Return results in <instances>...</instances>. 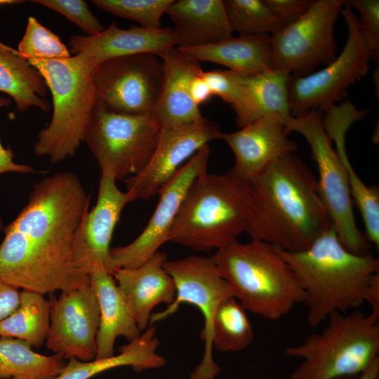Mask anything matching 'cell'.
<instances>
[{"mask_svg":"<svg viewBox=\"0 0 379 379\" xmlns=\"http://www.w3.org/2000/svg\"><path fill=\"white\" fill-rule=\"evenodd\" d=\"M90 195L79 177L63 171L34 184L27 204L6 227L0 244V279L42 295L90 284L73 260L77 231Z\"/></svg>","mask_w":379,"mask_h":379,"instance_id":"6da1fadb","label":"cell"},{"mask_svg":"<svg viewBox=\"0 0 379 379\" xmlns=\"http://www.w3.org/2000/svg\"><path fill=\"white\" fill-rule=\"evenodd\" d=\"M251 239L288 252L306 249L331 225L317 180L296 154H284L248 182Z\"/></svg>","mask_w":379,"mask_h":379,"instance_id":"7a4b0ae2","label":"cell"},{"mask_svg":"<svg viewBox=\"0 0 379 379\" xmlns=\"http://www.w3.org/2000/svg\"><path fill=\"white\" fill-rule=\"evenodd\" d=\"M277 251L298 279L307 310L306 319L312 327L334 312H349L366 303L370 287L379 276L378 258L349 251L333 225L305 250Z\"/></svg>","mask_w":379,"mask_h":379,"instance_id":"3957f363","label":"cell"},{"mask_svg":"<svg viewBox=\"0 0 379 379\" xmlns=\"http://www.w3.org/2000/svg\"><path fill=\"white\" fill-rule=\"evenodd\" d=\"M253 215L248 183L228 172L199 176L185 198L168 241L194 251H215L247 233Z\"/></svg>","mask_w":379,"mask_h":379,"instance_id":"277c9868","label":"cell"},{"mask_svg":"<svg viewBox=\"0 0 379 379\" xmlns=\"http://www.w3.org/2000/svg\"><path fill=\"white\" fill-rule=\"evenodd\" d=\"M213 255L220 274L246 311L274 321L303 303L298 279L275 246L259 240L237 241Z\"/></svg>","mask_w":379,"mask_h":379,"instance_id":"5b68a950","label":"cell"},{"mask_svg":"<svg viewBox=\"0 0 379 379\" xmlns=\"http://www.w3.org/2000/svg\"><path fill=\"white\" fill-rule=\"evenodd\" d=\"M319 333L284 348L301 360L290 379H335L361 373L379 358V316L355 310L334 312Z\"/></svg>","mask_w":379,"mask_h":379,"instance_id":"8992f818","label":"cell"},{"mask_svg":"<svg viewBox=\"0 0 379 379\" xmlns=\"http://www.w3.org/2000/svg\"><path fill=\"white\" fill-rule=\"evenodd\" d=\"M28 62L43 77L51 91L53 112L34 146L38 157L57 163L73 157L84 136L95 103L93 70L77 55L62 59Z\"/></svg>","mask_w":379,"mask_h":379,"instance_id":"52a82bcc","label":"cell"},{"mask_svg":"<svg viewBox=\"0 0 379 379\" xmlns=\"http://www.w3.org/2000/svg\"><path fill=\"white\" fill-rule=\"evenodd\" d=\"M161 130L154 113H117L95 102L84 141L101 171H111L117 180H126L148 163Z\"/></svg>","mask_w":379,"mask_h":379,"instance_id":"ba28073f","label":"cell"},{"mask_svg":"<svg viewBox=\"0 0 379 379\" xmlns=\"http://www.w3.org/2000/svg\"><path fill=\"white\" fill-rule=\"evenodd\" d=\"M284 123L289 133H300L310 146L319 173V192L340 241L354 253H368V241L357 225L346 171L324 129L322 112L291 116Z\"/></svg>","mask_w":379,"mask_h":379,"instance_id":"9c48e42d","label":"cell"},{"mask_svg":"<svg viewBox=\"0 0 379 379\" xmlns=\"http://www.w3.org/2000/svg\"><path fill=\"white\" fill-rule=\"evenodd\" d=\"M164 267L174 281L175 298L166 309L152 314L149 325L173 315L182 304L197 307L204 320L200 334L204 341V350L201 362L189 379H215L220 368L213 356V319L220 304L234 297L232 288L220 274L213 255H192L167 260Z\"/></svg>","mask_w":379,"mask_h":379,"instance_id":"30bf717a","label":"cell"},{"mask_svg":"<svg viewBox=\"0 0 379 379\" xmlns=\"http://www.w3.org/2000/svg\"><path fill=\"white\" fill-rule=\"evenodd\" d=\"M340 12L347 28L345 47L324 68L304 77L291 76L288 92L292 117L312 110L327 111L335 102L343 99L348 87L368 72L371 56L359 19L345 1Z\"/></svg>","mask_w":379,"mask_h":379,"instance_id":"8fae6325","label":"cell"},{"mask_svg":"<svg viewBox=\"0 0 379 379\" xmlns=\"http://www.w3.org/2000/svg\"><path fill=\"white\" fill-rule=\"evenodd\" d=\"M345 1L314 0L295 22L270 35L271 69L304 77L335 59V22Z\"/></svg>","mask_w":379,"mask_h":379,"instance_id":"7c38bea8","label":"cell"},{"mask_svg":"<svg viewBox=\"0 0 379 379\" xmlns=\"http://www.w3.org/2000/svg\"><path fill=\"white\" fill-rule=\"evenodd\" d=\"M158 56L138 53L114 58L93 72L95 102L117 113H154L164 81Z\"/></svg>","mask_w":379,"mask_h":379,"instance_id":"4fadbf2b","label":"cell"},{"mask_svg":"<svg viewBox=\"0 0 379 379\" xmlns=\"http://www.w3.org/2000/svg\"><path fill=\"white\" fill-rule=\"evenodd\" d=\"M208 144L203 146L160 190L157 207L140 234L126 246L111 248L109 273L143 264L166 241L186 195L197 178L207 173Z\"/></svg>","mask_w":379,"mask_h":379,"instance_id":"5bb4252c","label":"cell"},{"mask_svg":"<svg viewBox=\"0 0 379 379\" xmlns=\"http://www.w3.org/2000/svg\"><path fill=\"white\" fill-rule=\"evenodd\" d=\"M218 123L206 119L161 128L154 152L146 166L125 180L126 192L133 201L148 199L174 177L184 162L208 142L220 139Z\"/></svg>","mask_w":379,"mask_h":379,"instance_id":"9a60e30c","label":"cell"},{"mask_svg":"<svg viewBox=\"0 0 379 379\" xmlns=\"http://www.w3.org/2000/svg\"><path fill=\"white\" fill-rule=\"evenodd\" d=\"M50 302V325L45 342L47 349L65 359H94L100 308L91 284L62 292Z\"/></svg>","mask_w":379,"mask_h":379,"instance_id":"2e32d148","label":"cell"},{"mask_svg":"<svg viewBox=\"0 0 379 379\" xmlns=\"http://www.w3.org/2000/svg\"><path fill=\"white\" fill-rule=\"evenodd\" d=\"M131 201L130 195L118 187L112 173L101 171L96 204L84 216L74 238L73 260L77 269L88 275L95 269L109 273L112 234L123 208Z\"/></svg>","mask_w":379,"mask_h":379,"instance_id":"e0dca14e","label":"cell"},{"mask_svg":"<svg viewBox=\"0 0 379 379\" xmlns=\"http://www.w3.org/2000/svg\"><path fill=\"white\" fill-rule=\"evenodd\" d=\"M288 134L284 119L278 115L263 117L235 132L222 133L220 139L230 146L235 159L228 173L249 182L276 159L296 150Z\"/></svg>","mask_w":379,"mask_h":379,"instance_id":"ac0fdd59","label":"cell"},{"mask_svg":"<svg viewBox=\"0 0 379 379\" xmlns=\"http://www.w3.org/2000/svg\"><path fill=\"white\" fill-rule=\"evenodd\" d=\"M69 51L79 55L93 70L100 63L118 57L150 53L159 58L175 46L173 29H149L142 27L121 29L113 21L95 36L70 38Z\"/></svg>","mask_w":379,"mask_h":379,"instance_id":"d6986e66","label":"cell"},{"mask_svg":"<svg viewBox=\"0 0 379 379\" xmlns=\"http://www.w3.org/2000/svg\"><path fill=\"white\" fill-rule=\"evenodd\" d=\"M167 260V255L158 251L140 266L119 269L112 274L128 300L141 332L149 326L156 306H168L175 300V283L164 267Z\"/></svg>","mask_w":379,"mask_h":379,"instance_id":"ffe728a7","label":"cell"},{"mask_svg":"<svg viewBox=\"0 0 379 379\" xmlns=\"http://www.w3.org/2000/svg\"><path fill=\"white\" fill-rule=\"evenodd\" d=\"M164 81L154 115L161 128L182 126L203 119L199 108L191 99L190 86L202 71L200 62L171 48L161 58Z\"/></svg>","mask_w":379,"mask_h":379,"instance_id":"44dd1931","label":"cell"},{"mask_svg":"<svg viewBox=\"0 0 379 379\" xmlns=\"http://www.w3.org/2000/svg\"><path fill=\"white\" fill-rule=\"evenodd\" d=\"M90 284L94 291L100 308V323L97 335L95 359H105L114 354L118 337L128 342L140 336L132 307L117 285L112 274L102 269H95L90 274Z\"/></svg>","mask_w":379,"mask_h":379,"instance_id":"7402d4cb","label":"cell"},{"mask_svg":"<svg viewBox=\"0 0 379 379\" xmlns=\"http://www.w3.org/2000/svg\"><path fill=\"white\" fill-rule=\"evenodd\" d=\"M166 13L175 25L177 48L206 46L232 36L222 0L173 1Z\"/></svg>","mask_w":379,"mask_h":379,"instance_id":"603a6c76","label":"cell"},{"mask_svg":"<svg viewBox=\"0 0 379 379\" xmlns=\"http://www.w3.org/2000/svg\"><path fill=\"white\" fill-rule=\"evenodd\" d=\"M290 77L285 72L272 69L255 74L239 72L240 90L232 107L237 125L243 128L268 115L291 117L288 92Z\"/></svg>","mask_w":379,"mask_h":379,"instance_id":"cb8c5ba5","label":"cell"},{"mask_svg":"<svg viewBox=\"0 0 379 379\" xmlns=\"http://www.w3.org/2000/svg\"><path fill=\"white\" fill-rule=\"evenodd\" d=\"M159 345L156 328L149 325L139 337L121 346L119 354L88 361L70 359L62 372L53 379H90L121 366H131L135 371L159 368L166 363L165 358L157 352Z\"/></svg>","mask_w":379,"mask_h":379,"instance_id":"d4e9b609","label":"cell"},{"mask_svg":"<svg viewBox=\"0 0 379 379\" xmlns=\"http://www.w3.org/2000/svg\"><path fill=\"white\" fill-rule=\"evenodd\" d=\"M270 36H232L215 44L192 48H178L200 61L215 62L246 74L271 69Z\"/></svg>","mask_w":379,"mask_h":379,"instance_id":"484cf974","label":"cell"},{"mask_svg":"<svg viewBox=\"0 0 379 379\" xmlns=\"http://www.w3.org/2000/svg\"><path fill=\"white\" fill-rule=\"evenodd\" d=\"M47 90L43 77L27 60L12 48H0V91L13 99L18 112L31 107L48 112Z\"/></svg>","mask_w":379,"mask_h":379,"instance_id":"4316f807","label":"cell"},{"mask_svg":"<svg viewBox=\"0 0 379 379\" xmlns=\"http://www.w3.org/2000/svg\"><path fill=\"white\" fill-rule=\"evenodd\" d=\"M65 360L37 353L22 340L0 337V379H53L64 369Z\"/></svg>","mask_w":379,"mask_h":379,"instance_id":"83f0119b","label":"cell"},{"mask_svg":"<svg viewBox=\"0 0 379 379\" xmlns=\"http://www.w3.org/2000/svg\"><path fill=\"white\" fill-rule=\"evenodd\" d=\"M50 314L51 302L44 295L22 290L18 308L0 323V337L18 338L39 347L46 340Z\"/></svg>","mask_w":379,"mask_h":379,"instance_id":"f1b7e54d","label":"cell"},{"mask_svg":"<svg viewBox=\"0 0 379 379\" xmlns=\"http://www.w3.org/2000/svg\"><path fill=\"white\" fill-rule=\"evenodd\" d=\"M253 339L246 310L234 297L223 300L213 319V348L220 352H239L247 348Z\"/></svg>","mask_w":379,"mask_h":379,"instance_id":"f546056e","label":"cell"},{"mask_svg":"<svg viewBox=\"0 0 379 379\" xmlns=\"http://www.w3.org/2000/svg\"><path fill=\"white\" fill-rule=\"evenodd\" d=\"M223 5L230 28L239 36H270L283 27L263 0H225Z\"/></svg>","mask_w":379,"mask_h":379,"instance_id":"4dcf8cb0","label":"cell"},{"mask_svg":"<svg viewBox=\"0 0 379 379\" xmlns=\"http://www.w3.org/2000/svg\"><path fill=\"white\" fill-rule=\"evenodd\" d=\"M17 51L26 60H52L70 57V52L60 39L35 18H28L25 34Z\"/></svg>","mask_w":379,"mask_h":379,"instance_id":"1f68e13d","label":"cell"},{"mask_svg":"<svg viewBox=\"0 0 379 379\" xmlns=\"http://www.w3.org/2000/svg\"><path fill=\"white\" fill-rule=\"evenodd\" d=\"M173 0H93L98 8L138 22L149 29L161 28V19Z\"/></svg>","mask_w":379,"mask_h":379,"instance_id":"d6a6232c","label":"cell"},{"mask_svg":"<svg viewBox=\"0 0 379 379\" xmlns=\"http://www.w3.org/2000/svg\"><path fill=\"white\" fill-rule=\"evenodd\" d=\"M55 11L81 28L86 36H95L105 27L90 11L83 0H34L30 1Z\"/></svg>","mask_w":379,"mask_h":379,"instance_id":"836d02e7","label":"cell"},{"mask_svg":"<svg viewBox=\"0 0 379 379\" xmlns=\"http://www.w3.org/2000/svg\"><path fill=\"white\" fill-rule=\"evenodd\" d=\"M345 2L354 7L361 15L359 20L363 36L371 52V60L379 58V1L349 0Z\"/></svg>","mask_w":379,"mask_h":379,"instance_id":"e575fe53","label":"cell"},{"mask_svg":"<svg viewBox=\"0 0 379 379\" xmlns=\"http://www.w3.org/2000/svg\"><path fill=\"white\" fill-rule=\"evenodd\" d=\"M201 76L208 84L212 95L220 97L231 107L235 104L240 89L239 72L230 69H213L203 71Z\"/></svg>","mask_w":379,"mask_h":379,"instance_id":"d590c367","label":"cell"},{"mask_svg":"<svg viewBox=\"0 0 379 379\" xmlns=\"http://www.w3.org/2000/svg\"><path fill=\"white\" fill-rule=\"evenodd\" d=\"M283 27L300 19L312 5L314 0H263Z\"/></svg>","mask_w":379,"mask_h":379,"instance_id":"8d00e7d4","label":"cell"},{"mask_svg":"<svg viewBox=\"0 0 379 379\" xmlns=\"http://www.w3.org/2000/svg\"><path fill=\"white\" fill-rule=\"evenodd\" d=\"M10 103L9 98L0 95V108L8 107ZM5 173H36L39 171L30 165L15 163L11 149L4 147L0 142V175Z\"/></svg>","mask_w":379,"mask_h":379,"instance_id":"74e56055","label":"cell"},{"mask_svg":"<svg viewBox=\"0 0 379 379\" xmlns=\"http://www.w3.org/2000/svg\"><path fill=\"white\" fill-rule=\"evenodd\" d=\"M21 291L0 279V323L18 307Z\"/></svg>","mask_w":379,"mask_h":379,"instance_id":"f35d334b","label":"cell"},{"mask_svg":"<svg viewBox=\"0 0 379 379\" xmlns=\"http://www.w3.org/2000/svg\"><path fill=\"white\" fill-rule=\"evenodd\" d=\"M202 72L193 78L190 86V95L191 99L198 107L199 105L207 101L212 96L211 91L208 84L201 76Z\"/></svg>","mask_w":379,"mask_h":379,"instance_id":"ab89813d","label":"cell"},{"mask_svg":"<svg viewBox=\"0 0 379 379\" xmlns=\"http://www.w3.org/2000/svg\"><path fill=\"white\" fill-rule=\"evenodd\" d=\"M335 379H379V358L361 373L342 376Z\"/></svg>","mask_w":379,"mask_h":379,"instance_id":"60d3db41","label":"cell"},{"mask_svg":"<svg viewBox=\"0 0 379 379\" xmlns=\"http://www.w3.org/2000/svg\"><path fill=\"white\" fill-rule=\"evenodd\" d=\"M25 2V1H18V0H0V6L5 4H21Z\"/></svg>","mask_w":379,"mask_h":379,"instance_id":"b9f144b4","label":"cell"},{"mask_svg":"<svg viewBox=\"0 0 379 379\" xmlns=\"http://www.w3.org/2000/svg\"><path fill=\"white\" fill-rule=\"evenodd\" d=\"M0 48H10L11 47L0 42Z\"/></svg>","mask_w":379,"mask_h":379,"instance_id":"7bdbcfd3","label":"cell"},{"mask_svg":"<svg viewBox=\"0 0 379 379\" xmlns=\"http://www.w3.org/2000/svg\"><path fill=\"white\" fill-rule=\"evenodd\" d=\"M3 229H4L3 221H2L1 218L0 217V232H1Z\"/></svg>","mask_w":379,"mask_h":379,"instance_id":"ee69618b","label":"cell"},{"mask_svg":"<svg viewBox=\"0 0 379 379\" xmlns=\"http://www.w3.org/2000/svg\"><path fill=\"white\" fill-rule=\"evenodd\" d=\"M10 379H16V378H10Z\"/></svg>","mask_w":379,"mask_h":379,"instance_id":"f6af8a7d","label":"cell"}]
</instances>
